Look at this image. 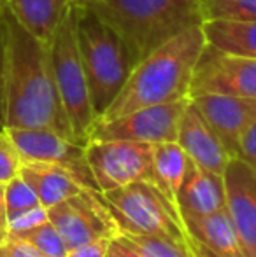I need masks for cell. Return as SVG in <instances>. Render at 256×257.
<instances>
[{
	"instance_id": "1",
	"label": "cell",
	"mask_w": 256,
	"mask_h": 257,
	"mask_svg": "<svg viewBox=\"0 0 256 257\" xmlns=\"http://www.w3.org/2000/svg\"><path fill=\"white\" fill-rule=\"evenodd\" d=\"M0 14L7 32L6 128L51 130L79 144L56 88L49 48L25 30L6 6Z\"/></svg>"
},
{
	"instance_id": "2",
	"label": "cell",
	"mask_w": 256,
	"mask_h": 257,
	"mask_svg": "<svg viewBox=\"0 0 256 257\" xmlns=\"http://www.w3.org/2000/svg\"><path fill=\"white\" fill-rule=\"evenodd\" d=\"M205 44L207 39L200 25L188 28L154 49L135 65L121 91L97 121L120 117L151 105L190 98L195 65Z\"/></svg>"
},
{
	"instance_id": "3",
	"label": "cell",
	"mask_w": 256,
	"mask_h": 257,
	"mask_svg": "<svg viewBox=\"0 0 256 257\" xmlns=\"http://www.w3.org/2000/svg\"><path fill=\"white\" fill-rule=\"evenodd\" d=\"M95 11L128 44L137 63L176 35L200 27L198 0H74Z\"/></svg>"
},
{
	"instance_id": "4",
	"label": "cell",
	"mask_w": 256,
	"mask_h": 257,
	"mask_svg": "<svg viewBox=\"0 0 256 257\" xmlns=\"http://www.w3.org/2000/svg\"><path fill=\"white\" fill-rule=\"evenodd\" d=\"M68 13L88 79L93 110L99 119L121 91L137 60L123 37L95 11L70 0Z\"/></svg>"
},
{
	"instance_id": "5",
	"label": "cell",
	"mask_w": 256,
	"mask_h": 257,
	"mask_svg": "<svg viewBox=\"0 0 256 257\" xmlns=\"http://www.w3.org/2000/svg\"><path fill=\"white\" fill-rule=\"evenodd\" d=\"M99 194L116 219L120 233L186 238L178 208L154 182L142 180Z\"/></svg>"
},
{
	"instance_id": "6",
	"label": "cell",
	"mask_w": 256,
	"mask_h": 257,
	"mask_svg": "<svg viewBox=\"0 0 256 257\" xmlns=\"http://www.w3.org/2000/svg\"><path fill=\"white\" fill-rule=\"evenodd\" d=\"M48 48L56 88H58L60 98L68 115V121H70L77 142L81 146H86L90 132L97 121V115L92 105L88 79H86V72L82 67L81 54H79L70 13L56 28Z\"/></svg>"
},
{
	"instance_id": "7",
	"label": "cell",
	"mask_w": 256,
	"mask_h": 257,
	"mask_svg": "<svg viewBox=\"0 0 256 257\" xmlns=\"http://www.w3.org/2000/svg\"><path fill=\"white\" fill-rule=\"evenodd\" d=\"M86 161L93 172L100 193L133 182H154L153 146L128 140H90Z\"/></svg>"
},
{
	"instance_id": "8",
	"label": "cell",
	"mask_w": 256,
	"mask_h": 257,
	"mask_svg": "<svg viewBox=\"0 0 256 257\" xmlns=\"http://www.w3.org/2000/svg\"><path fill=\"white\" fill-rule=\"evenodd\" d=\"M197 95L256 98V58L223 51L207 42L190 84V98Z\"/></svg>"
},
{
	"instance_id": "9",
	"label": "cell",
	"mask_w": 256,
	"mask_h": 257,
	"mask_svg": "<svg viewBox=\"0 0 256 257\" xmlns=\"http://www.w3.org/2000/svg\"><path fill=\"white\" fill-rule=\"evenodd\" d=\"M190 98L137 108L107 121H95L90 140H128L142 144L176 142L181 115Z\"/></svg>"
},
{
	"instance_id": "10",
	"label": "cell",
	"mask_w": 256,
	"mask_h": 257,
	"mask_svg": "<svg viewBox=\"0 0 256 257\" xmlns=\"http://www.w3.org/2000/svg\"><path fill=\"white\" fill-rule=\"evenodd\" d=\"M48 215L62 234L68 250L99 238H113L120 234L116 219L95 191L84 189L60 201L58 205L48 208Z\"/></svg>"
},
{
	"instance_id": "11",
	"label": "cell",
	"mask_w": 256,
	"mask_h": 257,
	"mask_svg": "<svg viewBox=\"0 0 256 257\" xmlns=\"http://www.w3.org/2000/svg\"><path fill=\"white\" fill-rule=\"evenodd\" d=\"M21 159L32 163H51L70 168L84 189L100 193L93 172L86 161V146L67 140L51 130L6 128Z\"/></svg>"
},
{
	"instance_id": "12",
	"label": "cell",
	"mask_w": 256,
	"mask_h": 257,
	"mask_svg": "<svg viewBox=\"0 0 256 257\" xmlns=\"http://www.w3.org/2000/svg\"><path fill=\"white\" fill-rule=\"evenodd\" d=\"M226 210L239 233L247 257L256 254V170L232 158L223 172Z\"/></svg>"
},
{
	"instance_id": "13",
	"label": "cell",
	"mask_w": 256,
	"mask_h": 257,
	"mask_svg": "<svg viewBox=\"0 0 256 257\" xmlns=\"http://www.w3.org/2000/svg\"><path fill=\"white\" fill-rule=\"evenodd\" d=\"M212 126L226 151L237 158L239 140L242 133L256 121V98L226 95H197L190 98Z\"/></svg>"
},
{
	"instance_id": "14",
	"label": "cell",
	"mask_w": 256,
	"mask_h": 257,
	"mask_svg": "<svg viewBox=\"0 0 256 257\" xmlns=\"http://www.w3.org/2000/svg\"><path fill=\"white\" fill-rule=\"evenodd\" d=\"M176 142L185 149L186 156L195 165L209 170V172L223 175L226 165L232 159L218 133L205 121L202 112L195 107L192 100L188 102L181 115Z\"/></svg>"
},
{
	"instance_id": "15",
	"label": "cell",
	"mask_w": 256,
	"mask_h": 257,
	"mask_svg": "<svg viewBox=\"0 0 256 257\" xmlns=\"http://www.w3.org/2000/svg\"><path fill=\"white\" fill-rule=\"evenodd\" d=\"M176 208L181 220L226 208L223 175L200 168L188 158V168L176 196Z\"/></svg>"
},
{
	"instance_id": "16",
	"label": "cell",
	"mask_w": 256,
	"mask_h": 257,
	"mask_svg": "<svg viewBox=\"0 0 256 257\" xmlns=\"http://www.w3.org/2000/svg\"><path fill=\"white\" fill-rule=\"evenodd\" d=\"M20 175L30 184L39 196L41 205H44L46 208H51L60 201L84 191L77 175L70 168L60 165L25 161L21 165Z\"/></svg>"
},
{
	"instance_id": "17",
	"label": "cell",
	"mask_w": 256,
	"mask_h": 257,
	"mask_svg": "<svg viewBox=\"0 0 256 257\" xmlns=\"http://www.w3.org/2000/svg\"><path fill=\"white\" fill-rule=\"evenodd\" d=\"M186 234L209 248L230 257H247L228 210L183 219Z\"/></svg>"
},
{
	"instance_id": "18",
	"label": "cell",
	"mask_w": 256,
	"mask_h": 257,
	"mask_svg": "<svg viewBox=\"0 0 256 257\" xmlns=\"http://www.w3.org/2000/svg\"><path fill=\"white\" fill-rule=\"evenodd\" d=\"M16 21L35 39L51 42L56 28L70 11V0H2Z\"/></svg>"
},
{
	"instance_id": "19",
	"label": "cell",
	"mask_w": 256,
	"mask_h": 257,
	"mask_svg": "<svg viewBox=\"0 0 256 257\" xmlns=\"http://www.w3.org/2000/svg\"><path fill=\"white\" fill-rule=\"evenodd\" d=\"M153 165L156 186L176 205V196L188 168V156L178 142H161L153 146Z\"/></svg>"
},
{
	"instance_id": "20",
	"label": "cell",
	"mask_w": 256,
	"mask_h": 257,
	"mask_svg": "<svg viewBox=\"0 0 256 257\" xmlns=\"http://www.w3.org/2000/svg\"><path fill=\"white\" fill-rule=\"evenodd\" d=\"M202 30L209 44L223 51L256 58V23L204 21Z\"/></svg>"
},
{
	"instance_id": "21",
	"label": "cell",
	"mask_w": 256,
	"mask_h": 257,
	"mask_svg": "<svg viewBox=\"0 0 256 257\" xmlns=\"http://www.w3.org/2000/svg\"><path fill=\"white\" fill-rule=\"evenodd\" d=\"M204 21L256 23V0H198Z\"/></svg>"
},
{
	"instance_id": "22",
	"label": "cell",
	"mask_w": 256,
	"mask_h": 257,
	"mask_svg": "<svg viewBox=\"0 0 256 257\" xmlns=\"http://www.w3.org/2000/svg\"><path fill=\"white\" fill-rule=\"evenodd\" d=\"M144 257H193L185 240L165 234L121 233Z\"/></svg>"
},
{
	"instance_id": "23",
	"label": "cell",
	"mask_w": 256,
	"mask_h": 257,
	"mask_svg": "<svg viewBox=\"0 0 256 257\" xmlns=\"http://www.w3.org/2000/svg\"><path fill=\"white\" fill-rule=\"evenodd\" d=\"M13 236L28 241L32 247L37 248L46 257H67L68 254L67 243H65L62 234L58 233V229L51 224V220H46L32 229L25 231V233L13 234Z\"/></svg>"
},
{
	"instance_id": "24",
	"label": "cell",
	"mask_w": 256,
	"mask_h": 257,
	"mask_svg": "<svg viewBox=\"0 0 256 257\" xmlns=\"http://www.w3.org/2000/svg\"><path fill=\"white\" fill-rule=\"evenodd\" d=\"M41 205L39 196L32 186L21 175L14 177L13 180L6 184V206H7V220L9 217L21 213L25 210H30L34 206Z\"/></svg>"
},
{
	"instance_id": "25",
	"label": "cell",
	"mask_w": 256,
	"mask_h": 257,
	"mask_svg": "<svg viewBox=\"0 0 256 257\" xmlns=\"http://www.w3.org/2000/svg\"><path fill=\"white\" fill-rule=\"evenodd\" d=\"M21 165L23 159L14 147L13 140L9 139L6 130H0V184H7L20 175Z\"/></svg>"
},
{
	"instance_id": "26",
	"label": "cell",
	"mask_w": 256,
	"mask_h": 257,
	"mask_svg": "<svg viewBox=\"0 0 256 257\" xmlns=\"http://www.w3.org/2000/svg\"><path fill=\"white\" fill-rule=\"evenodd\" d=\"M46 220H49L48 208L44 205H37L34 208L25 210V212L9 217V234L25 233V231L46 222Z\"/></svg>"
},
{
	"instance_id": "27",
	"label": "cell",
	"mask_w": 256,
	"mask_h": 257,
	"mask_svg": "<svg viewBox=\"0 0 256 257\" xmlns=\"http://www.w3.org/2000/svg\"><path fill=\"white\" fill-rule=\"evenodd\" d=\"M6 63H7V32L6 21L0 14V130H6Z\"/></svg>"
},
{
	"instance_id": "28",
	"label": "cell",
	"mask_w": 256,
	"mask_h": 257,
	"mask_svg": "<svg viewBox=\"0 0 256 257\" xmlns=\"http://www.w3.org/2000/svg\"><path fill=\"white\" fill-rule=\"evenodd\" d=\"M0 257H46V255H42L28 241L9 234V238L0 243Z\"/></svg>"
},
{
	"instance_id": "29",
	"label": "cell",
	"mask_w": 256,
	"mask_h": 257,
	"mask_svg": "<svg viewBox=\"0 0 256 257\" xmlns=\"http://www.w3.org/2000/svg\"><path fill=\"white\" fill-rule=\"evenodd\" d=\"M237 158L256 170V121L249 124V128L242 133L239 140V151Z\"/></svg>"
},
{
	"instance_id": "30",
	"label": "cell",
	"mask_w": 256,
	"mask_h": 257,
	"mask_svg": "<svg viewBox=\"0 0 256 257\" xmlns=\"http://www.w3.org/2000/svg\"><path fill=\"white\" fill-rule=\"evenodd\" d=\"M111 238H99L81 247H75L68 250L67 257H107V247Z\"/></svg>"
},
{
	"instance_id": "31",
	"label": "cell",
	"mask_w": 256,
	"mask_h": 257,
	"mask_svg": "<svg viewBox=\"0 0 256 257\" xmlns=\"http://www.w3.org/2000/svg\"><path fill=\"white\" fill-rule=\"evenodd\" d=\"M107 257H144V255L120 233L109 240Z\"/></svg>"
},
{
	"instance_id": "32",
	"label": "cell",
	"mask_w": 256,
	"mask_h": 257,
	"mask_svg": "<svg viewBox=\"0 0 256 257\" xmlns=\"http://www.w3.org/2000/svg\"><path fill=\"white\" fill-rule=\"evenodd\" d=\"M9 238V220L6 206V184H0V243Z\"/></svg>"
},
{
	"instance_id": "33",
	"label": "cell",
	"mask_w": 256,
	"mask_h": 257,
	"mask_svg": "<svg viewBox=\"0 0 256 257\" xmlns=\"http://www.w3.org/2000/svg\"><path fill=\"white\" fill-rule=\"evenodd\" d=\"M186 243H188L190 252H192L193 257H230V255L219 254V252L212 250V248H209L207 245H204V243H200V241L190 238L188 234H186Z\"/></svg>"
},
{
	"instance_id": "34",
	"label": "cell",
	"mask_w": 256,
	"mask_h": 257,
	"mask_svg": "<svg viewBox=\"0 0 256 257\" xmlns=\"http://www.w3.org/2000/svg\"><path fill=\"white\" fill-rule=\"evenodd\" d=\"M2 6H4V2H2V0H0V9H2Z\"/></svg>"
},
{
	"instance_id": "35",
	"label": "cell",
	"mask_w": 256,
	"mask_h": 257,
	"mask_svg": "<svg viewBox=\"0 0 256 257\" xmlns=\"http://www.w3.org/2000/svg\"><path fill=\"white\" fill-rule=\"evenodd\" d=\"M254 257H256V254H254Z\"/></svg>"
}]
</instances>
